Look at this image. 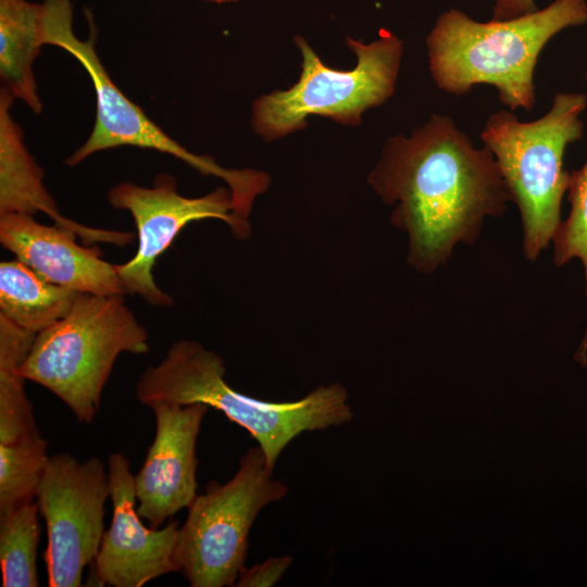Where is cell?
Here are the masks:
<instances>
[{"instance_id": "obj_20", "label": "cell", "mask_w": 587, "mask_h": 587, "mask_svg": "<svg viewBox=\"0 0 587 587\" xmlns=\"http://www.w3.org/2000/svg\"><path fill=\"white\" fill-rule=\"evenodd\" d=\"M585 77L587 79V67ZM567 191L571 211L566 221L560 224L553 236V261L557 266L575 258L582 261L585 268L587 297V162L579 170L570 172ZM577 353L587 357V328Z\"/></svg>"}, {"instance_id": "obj_1", "label": "cell", "mask_w": 587, "mask_h": 587, "mask_svg": "<svg viewBox=\"0 0 587 587\" xmlns=\"http://www.w3.org/2000/svg\"><path fill=\"white\" fill-rule=\"evenodd\" d=\"M367 182L396 205L391 222L408 234V261L424 273L457 243H473L484 218L501 215L511 200L492 152L440 114L409 137H390Z\"/></svg>"}, {"instance_id": "obj_21", "label": "cell", "mask_w": 587, "mask_h": 587, "mask_svg": "<svg viewBox=\"0 0 587 587\" xmlns=\"http://www.w3.org/2000/svg\"><path fill=\"white\" fill-rule=\"evenodd\" d=\"M294 559L290 555L271 557L260 564L240 572L237 587H271L275 585L289 569Z\"/></svg>"}, {"instance_id": "obj_17", "label": "cell", "mask_w": 587, "mask_h": 587, "mask_svg": "<svg viewBox=\"0 0 587 587\" xmlns=\"http://www.w3.org/2000/svg\"><path fill=\"white\" fill-rule=\"evenodd\" d=\"M36 335L0 314V445L39 434L18 371Z\"/></svg>"}, {"instance_id": "obj_3", "label": "cell", "mask_w": 587, "mask_h": 587, "mask_svg": "<svg viewBox=\"0 0 587 587\" xmlns=\"http://www.w3.org/2000/svg\"><path fill=\"white\" fill-rule=\"evenodd\" d=\"M222 358L195 340L174 342L164 359L147 367L136 385L141 404L203 403L245 428L274 472L283 450L304 432L324 430L353 420L346 388L339 383L321 385L295 401L274 402L246 396L225 380Z\"/></svg>"}, {"instance_id": "obj_12", "label": "cell", "mask_w": 587, "mask_h": 587, "mask_svg": "<svg viewBox=\"0 0 587 587\" xmlns=\"http://www.w3.org/2000/svg\"><path fill=\"white\" fill-rule=\"evenodd\" d=\"M155 436L134 476L137 512L150 527L188 508L197 497V438L209 407L154 403Z\"/></svg>"}, {"instance_id": "obj_8", "label": "cell", "mask_w": 587, "mask_h": 587, "mask_svg": "<svg viewBox=\"0 0 587 587\" xmlns=\"http://www.w3.org/2000/svg\"><path fill=\"white\" fill-rule=\"evenodd\" d=\"M288 487L273 478L262 449L247 450L236 474L211 482L188 507L179 526L175 560L191 587L235 586L249 547L251 526L263 508L283 499Z\"/></svg>"}, {"instance_id": "obj_14", "label": "cell", "mask_w": 587, "mask_h": 587, "mask_svg": "<svg viewBox=\"0 0 587 587\" xmlns=\"http://www.w3.org/2000/svg\"><path fill=\"white\" fill-rule=\"evenodd\" d=\"M14 97L0 91V214L22 213L49 216L53 224L73 230L87 246L110 243L117 247L130 245L133 232L90 227L73 221L58 209L43 185V171L26 148L21 126L12 117L10 109Z\"/></svg>"}, {"instance_id": "obj_11", "label": "cell", "mask_w": 587, "mask_h": 587, "mask_svg": "<svg viewBox=\"0 0 587 587\" xmlns=\"http://www.w3.org/2000/svg\"><path fill=\"white\" fill-rule=\"evenodd\" d=\"M108 480L113 516L92 562L89 585L140 587L179 572L175 560L179 523L170 521L161 529L143 525L136 508L134 475L123 453L110 454Z\"/></svg>"}, {"instance_id": "obj_23", "label": "cell", "mask_w": 587, "mask_h": 587, "mask_svg": "<svg viewBox=\"0 0 587 587\" xmlns=\"http://www.w3.org/2000/svg\"><path fill=\"white\" fill-rule=\"evenodd\" d=\"M210 1H213V2H216V3H225V2H234L236 0H210Z\"/></svg>"}, {"instance_id": "obj_2", "label": "cell", "mask_w": 587, "mask_h": 587, "mask_svg": "<svg viewBox=\"0 0 587 587\" xmlns=\"http://www.w3.org/2000/svg\"><path fill=\"white\" fill-rule=\"evenodd\" d=\"M585 23L586 0H554L519 17L485 23L450 9L426 37L430 75L447 93L461 96L476 85H490L510 111H530L540 52L561 30Z\"/></svg>"}, {"instance_id": "obj_10", "label": "cell", "mask_w": 587, "mask_h": 587, "mask_svg": "<svg viewBox=\"0 0 587 587\" xmlns=\"http://www.w3.org/2000/svg\"><path fill=\"white\" fill-rule=\"evenodd\" d=\"M108 497V471L100 459L79 462L67 452L50 457L36 495L47 526L48 586L83 585V571L102 541Z\"/></svg>"}, {"instance_id": "obj_4", "label": "cell", "mask_w": 587, "mask_h": 587, "mask_svg": "<svg viewBox=\"0 0 587 587\" xmlns=\"http://www.w3.org/2000/svg\"><path fill=\"white\" fill-rule=\"evenodd\" d=\"M148 333L122 295L80 294L70 312L38 333L20 374L55 395L80 423L96 416L123 352L143 354Z\"/></svg>"}, {"instance_id": "obj_15", "label": "cell", "mask_w": 587, "mask_h": 587, "mask_svg": "<svg viewBox=\"0 0 587 587\" xmlns=\"http://www.w3.org/2000/svg\"><path fill=\"white\" fill-rule=\"evenodd\" d=\"M43 4L0 0L1 88L35 114L42 110L33 65L43 46Z\"/></svg>"}, {"instance_id": "obj_6", "label": "cell", "mask_w": 587, "mask_h": 587, "mask_svg": "<svg viewBox=\"0 0 587 587\" xmlns=\"http://www.w3.org/2000/svg\"><path fill=\"white\" fill-rule=\"evenodd\" d=\"M43 43L62 48L86 70L96 93V121L87 140L65 161L75 166L96 152L122 146L152 149L173 155L203 175L223 179L229 188L235 215L248 221L253 200L264 192L268 177L264 172L229 170L208 155H198L164 133L140 107L129 100L114 84L96 51L97 33L89 20L86 40L73 29L71 0H43Z\"/></svg>"}, {"instance_id": "obj_7", "label": "cell", "mask_w": 587, "mask_h": 587, "mask_svg": "<svg viewBox=\"0 0 587 587\" xmlns=\"http://www.w3.org/2000/svg\"><path fill=\"white\" fill-rule=\"evenodd\" d=\"M295 42L302 55L298 82L253 103L251 124L263 139H277L303 128L311 114L358 125L363 112L392 96L403 42L391 32L382 29L371 43L347 37L358 59L348 71L326 66L303 37L296 36Z\"/></svg>"}, {"instance_id": "obj_13", "label": "cell", "mask_w": 587, "mask_h": 587, "mask_svg": "<svg viewBox=\"0 0 587 587\" xmlns=\"http://www.w3.org/2000/svg\"><path fill=\"white\" fill-rule=\"evenodd\" d=\"M76 237L73 230L43 225L33 215L0 214L1 245L47 280L82 294L125 296L116 265L98 248L78 245Z\"/></svg>"}, {"instance_id": "obj_16", "label": "cell", "mask_w": 587, "mask_h": 587, "mask_svg": "<svg viewBox=\"0 0 587 587\" xmlns=\"http://www.w3.org/2000/svg\"><path fill=\"white\" fill-rule=\"evenodd\" d=\"M80 294L47 280L17 259L0 263V314L34 334L64 317Z\"/></svg>"}, {"instance_id": "obj_19", "label": "cell", "mask_w": 587, "mask_h": 587, "mask_svg": "<svg viewBox=\"0 0 587 587\" xmlns=\"http://www.w3.org/2000/svg\"><path fill=\"white\" fill-rule=\"evenodd\" d=\"M40 434L0 445V517L34 501L50 457Z\"/></svg>"}, {"instance_id": "obj_18", "label": "cell", "mask_w": 587, "mask_h": 587, "mask_svg": "<svg viewBox=\"0 0 587 587\" xmlns=\"http://www.w3.org/2000/svg\"><path fill=\"white\" fill-rule=\"evenodd\" d=\"M38 504L28 502L0 517V566L3 587L39 586L36 569L40 537Z\"/></svg>"}, {"instance_id": "obj_5", "label": "cell", "mask_w": 587, "mask_h": 587, "mask_svg": "<svg viewBox=\"0 0 587 587\" xmlns=\"http://www.w3.org/2000/svg\"><path fill=\"white\" fill-rule=\"evenodd\" d=\"M586 105L585 93L559 92L538 120L522 122L512 111L500 110L480 133L520 210L523 250L530 261L548 247L561 224V201L570 180L563 157L566 147L583 136L579 116Z\"/></svg>"}, {"instance_id": "obj_22", "label": "cell", "mask_w": 587, "mask_h": 587, "mask_svg": "<svg viewBox=\"0 0 587 587\" xmlns=\"http://www.w3.org/2000/svg\"><path fill=\"white\" fill-rule=\"evenodd\" d=\"M536 10L534 0H496L492 20H511L535 12Z\"/></svg>"}, {"instance_id": "obj_9", "label": "cell", "mask_w": 587, "mask_h": 587, "mask_svg": "<svg viewBox=\"0 0 587 587\" xmlns=\"http://www.w3.org/2000/svg\"><path fill=\"white\" fill-rule=\"evenodd\" d=\"M108 201L114 209L128 211L137 230L136 254L126 263L116 265L126 295H138L154 307L173 303L172 297L157 285L153 267L187 224L216 218L225 222L237 239H246L251 232L250 223L235 215L233 196L227 186L217 187L202 197L189 198L176 190L174 177L160 174L151 187L128 182L112 187Z\"/></svg>"}]
</instances>
